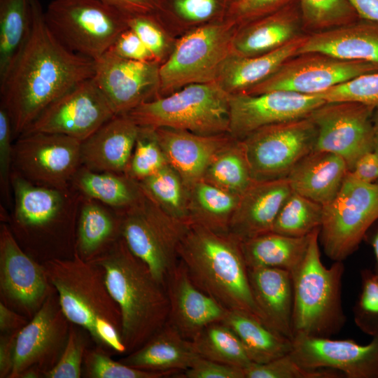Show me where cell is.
<instances>
[{"label":"cell","instance_id":"6da1fadb","mask_svg":"<svg viewBox=\"0 0 378 378\" xmlns=\"http://www.w3.org/2000/svg\"><path fill=\"white\" fill-rule=\"evenodd\" d=\"M94 73L95 61L66 48L49 29L40 1L32 0L26 39L0 80L13 135H22L48 106Z\"/></svg>","mask_w":378,"mask_h":378},{"label":"cell","instance_id":"7a4b0ae2","mask_svg":"<svg viewBox=\"0 0 378 378\" xmlns=\"http://www.w3.org/2000/svg\"><path fill=\"white\" fill-rule=\"evenodd\" d=\"M90 262L104 271L107 287L120 312L125 354H130L167 322L169 303L165 287L130 251L122 237Z\"/></svg>","mask_w":378,"mask_h":378},{"label":"cell","instance_id":"3957f363","mask_svg":"<svg viewBox=\"0 0 378 378\" xmlns=\"http://www.w3.org/2000/svg\"><path fill=\"white\" fill-rule=\"evenodd\" d=\"M177 253L202 291L225 309L247 312L263 322L252 295L240 239L190 221Z\"/></svg>","mask_w":378,"mask_h":378},{"label":"cell","instance_id":"277c9868","mask_svg":"<svg viewBox=\"0 0 378 378\" xmlns=\"http://www.w3.org/2000/svg\"><path fill=\"white\" fill-rule=\"evenodd\" d=\"M42 265L69 321L85 329L96 346L126 354L120 312L102 268L82 259L76 251L71 257L48 260Z\"/></svg>","mask_w":378,"mask_h":378},{"label":"cell","instance_id":"5b68a950","mask_svg":"<svg viewBox=\"0 0 378 378\" xmlns=\"http://www.w3.org/2000/svg\"><path fill=\"white\" fill-rule=\"evenodd\" d=\"M320 229L312 234L305 257L291 274L293 286V333L331 337L346 323L342 305L343 261L326 267L318 245Z\"/></svg>","mask_w":378,"mask_h":378},{"label":"cell","instance_id":"8992f818","mask_svg":"<svg viewBox=\"0 0 378 378\" xmlns=\"http://www.w3.org/2000/svg\"><path fill=\"white\" fill-rule=\"evenodd\" d=\"M229 97L217 81L193 83L144 102L124 115L140 127L221 134L230 132Z\"/></svg>","mask_w":378,"mask_h":378},{"label":"cell","instance_id":"52a82bcc","mask_svg":"<svg viewBox=\"0 0 378 378\" xmlns=\"http://www.w3.org/2000/svg\"><path fill=\"white\" fill-rule=\"evenodd\" d=\"M237 23L227 18L184 36L159 68V97L193 83L216 81L233 53Z\"/></svg>","mask_w":378,"mask_h":378},{"label":"cell","instance_id":"ba28073f","mask_svg":"<svg viewBox=\"0 0 378 378\" xmlns=\"http://www.w3.org/2000/svg\"><path fill=\"white\" fill-rule=\"evenodd\" d=\"M127 15L100 0H52L45 20L70 51L94 61L127 29Z\"/></svg>","mask_w":378,"mask_h":378},{"label":"cell","instance_id":"9c48e42d","mask_svg":"<svg viewBox=\"0 0 378 378\" xmlns=\"http://www.w3.org/2000/svg\"><path fill=\"white\" fill-rule=\"evenodd\" d=\"M139 188L137 202L121 217V237L130 251L164 286L178 260V246L190 221L172 218Z\"/></svg>","mask_w":378,"mask_h":378},{"label":"cell","instance_id":"30bf717a","mask_svg":"<svg viewBox=\"0 0 378 378\" xmlns=\"http://www.w3.org/2000/svg\"><path fill=\"white\" fill-rule=\"evenodd\" d=\"M378 220V183L360 181L347 173L334 199L323 206L319 238L326 255L343 261L354 253Z\"/></svg>","mask_w":378,"mask_h":378},{"label":"cell","instance_id":"8fae6325","mask_svg":"<svg viewBox=\"0 0 378 378\" xmlns=\"http://www.w3.org/2000/svg\"><path fill=\"white\" fill-rule=\"evenodd\" d=\"M317 130L310 116L259 128L241 140L253 181L287 177L314 150Z\"/></svg>","mask_w":378,"mask_h":378},{"label":"cell","instance_id":"7c38bea8","mask_svg":"<svg viewBox=\"0 0 378 378\" xmlns=\"http://www.w3.org/2000/svg\"><path fill=\"white\" fill-rule=\"evenodd\" d=\"M376 71L378 65L372 63L306 52L288 58L268 78L241 92L257 94L285 90L316 95L350 78Z\"/></svg>","mask_w":378,"mask_h":378},{"label":"cell","instance_id":"4fadbf2b","mask_svg":"<svg viewBox=\"0 0 378 378\" xmlns=\"http://www.w3.org/2000/svg\"><path fill=\"white\" fill-rule=\"evenodd\" d=\"M372 106L350 102H325L309 115L317 130L314 150L344 159L349 172L363 155L374 150Z\"/></svg>","mask_w":378,"mask_h":378},{"label":"cell","instance_id":"5bb4252c","mask_svg":"<svg viewBox=\"0 0 378 378\" xmlns=\"http://www.w3.org/2000/svg\"><path fill=\"white\" fill-rule=\"evenodd\" d=\"M81 142L59 134H23L13 146V164L29 181L62 191L81 164Z\"/></svg>","mask_w":378,"mask_h":378},{"label":"cell","instance_id":"9a60e30c","mask_svg":"<svg viewBox=\"0 0 378 378\" xmlns=\"http://www.w3.org/2000/svg\"><path fill=\"white\" fill-rule=\"evenodd\" d=\"M115 115L108 99L91 78L52 102L23 134H59L83 141Z\"/></svg>","mask_w":378,"mask_h":378},{"label":"cell","instance_id":"2e32d148","mask_svg":"<svg viewBox=\"0 0 378 378\" xmlns=\"http://www.w3.org/2000/svg\"><path fill=\"white\" fill-rule=\"evenodd\" d=\"M70 326L53 287L41 308L18 334L9 378H21L29 369L38 370L44 378L61 356Z\"/></svg>","mask_w":378,"mask_h":378},{"label":"cell","instance_id":"e0dca14e","mask_svg":"<svg viewBox=\"0 0 378 378\" xmlns=\"http://www.w3.org/2000/svg\"><path fill=\"white\" fill-rule=\"evenodd\" d=\"M52 288L42 263L31 257L22 248L7 225L1 224V302L30 320Z\"/></svg>","mask_w":378,"mask_h":378},{"label":"cell","instance_id":"ac0fdd59","mask_svg":"<svg viewBox=\"0 0 378 378\" xmlns=\"http://www.w3.org/2000/svg\"><path fill=\"white\" fill-rule=\"evenodd\" d=\"M160 62L121 57L108 50L95 61L94 79L115 115L159 97Z\"/></svg>","mask_w":378,"mask_h":378},{"label":"cell","instance_id":"d6986e66","mask_svg":"<svg viewBox=\"0 0 378 378\" xmlns=\"http://www.w3.org/2000/svg\"><path fill=\"white\" fill-rule=\"evenodd\" d=\"M326 101L316 95L274 90L230 94V132L242 139L262 127L309 116Z\"/></svg>","mask_w":378,"mask_h":378},{"label":"cell","instance_id":"ffe728a7","mask_svg":"<svg viewBox=\"0 0 378 378\" xmlns=\"http://www.w3.org/2000/svg\"><path fill=\"white\" fill-rule=\"evenodd\" d=\"M289 355L307 368L337 370L347 378H378V336L367 344L353 340L295 336Z\"/></svg>","mask_w":378,"mask_h":378},{"label":"cell","instance_id":"44dd1931","mask_svg":"<svg viewBox=\"0 0 378 378\" xmlns=\"http://www.w3.org/2000/svg\"><path fill=\"white\" fill-rule=\"evenodd\" d=\"M164 287L169 303L168 321L186 339L192 340L206 326L225 320L228 309L195 284L180 260Z\"/></svg>","mask_w":378,"mask_h":378},{"label":"cell","instance_id":"7402d4cb","mask_svg":"<svg viewBox=\"0 0 378 378\" xmlns=\"http://www.w3.org/2000/svg\"><path fill=\"white\" fill-rule=\"evenodd\" d=\"M154 130L168 164L180 175L188 190L202 179L214 158L234 139L230 133L202 135L170 127Z\"/></svg>","mask_w":378,"mask_h":378},{"label":"cell","instance_id":"603a6c76","mask_svg":"<svg viewBox=\"0 0 378 378\" xmlns=\"http://www.w3.org/2000/svg\"><path fill=\"white\" fill-rule=\"evenodd\" d=\"M291 192L286 177L254 181L240 195L229 233L243 241L272 232L276 218Z\"/></svg>","mask_w":378,"mask_h":378},{"label":"cell","instance_id":"cb8c5ba5","mask_svg":"<svg viewBox=\"0 0 378 378\" xmlns=\"http://www.w3.org/2000/svg\"><path fill=\"white\" fill-rule=\"evenodd\" d=\"M139 126L116 115L81 142V163L90 170L126 174Z\"/></svg>","mask_w":378,"mask_h":378},{"label":"cell","instance_id":"d4e9b609","mask_svg":"<svg viewBox=\"0 0 378 378\" xmlns=\"http://www.w3.org/2000/svg\"><path fill=\"white\" fill-rule=\"evenodd\" d=\"M233 41V53L251 57L275 50L303 31L298 0L281 9L242 24Z\"/></svg>","mask_w":378,"mask_h":378},{"label":"cell","instance_id":"484cf974","mask_svg":"<svg viewBox=\"0 0 378 378\" xmlns=\"http://www.w3.org/2000/svg\"><path fill=\"white\" fill-rule=\"evenodd\" d=\"M254 301L263 322L293 340V286L290 273L272 267L248 269Z\"/></svg>","mask_w":378,"mask_h":378},{"label":"cell","instance_id":"4316f807","mask_svg":"<svg viewBox=\"0 0 378 378\" xmlns=\"http://www.w3.org/2000/svg\"><path fill=\"white\" fill-rule=\"evenodd\" d=\"M306 52L378 65V22L359 18L336 28L307 34L298 53Z\"/></svg>","mask_w":378,"mask_h":378},{"label":"cell","instance_id":"83f0119b","mask_svg":"<svg viewBox=\"0 0 378 378\" xmlns=\"http://www.w3.org/2000/svg\"><path fill=\"white\" fill-rule=\"evenodd\" d=\"M200 355L168 321L142 346L119 360L142 370L176 375L188 369Z\"/></svg>","mask_w":378,"mask_h":378},{"label":"cell","instance_id":"f1b7e54d","mask_svg":"<svg viewBox=\"0 0 378 378\" xmlns=\"http://www.w3.org/2000/svg\"><path fill=\"white\" fill-rule=\"evenodd\" d=\"M348 172L340 156L314 150L298 162L286 178L292 190L324 206L336 196Z\"/></svg>","mask_w":378,"mask_h":378},{"label":"cell","instance_id":"f546056e","mask_svg":"<svg viewBox=\"0 0 378 378\" xmlns=\"http://www.w3.org/2000/svg\"><path fill=\"white\" fill-rule=\"evenodd\" d=\"M307 34L272 51L251 57L232 53L223 66L216 81L228 93L244 92L264 80L288 58L298 54Z\"/></svg>","mask_w":378,"mask_h":378},{"label":"cell","instance_id":"4dcf8cb0","mask_svg":"<svg viewBox=\"0 0 378 378\" xmlns=\"http://www.w3.org/2000/svg\"><path fill=\"white\" fill-rule=\"evenodd\" d=\"M312 233L298 237L270 232L241 241L248 269L279 268L291 274L305 257Z\"/></svg>","mask_w":378,"mask_h":378},{"label":"cell","instance_id":"1f68e13d","mask_svg":"<svg viewBox=\"0 0 378 378\" xmlns=\"http://www.w3.org/2000/svg\"><path fill=\"white\" fill-rule=\"evenodd\" d=\"M223 323L236 333L252 363H266L292 350V340L247 312L228 310Z\"/></svg>","mask_w":378,"mask_h":378},{"label":"cell","instance_id":"d6a6232c","mask_svg":"<svg viewBox=\"0 0 378 378\" xmlns=\"http://www.w3.org/2000/svg\"><path fill=\"white\" fill-rule=\"evenodd\" d=\"M239 198L240 195L200 180L188 190L190 221L217 232L229 233Z\"/></svg>","mask_w":378,"mask_h":378},{"label":"cell","instance_id":"836d02e7","mask_svg":"<svg viewBox=\"0 0 378 378\" xmlns=\"http://www.w3.org/2000/svg\"><path fill=\"white\" fill-rule=\"evenodd\" d=\"M121 237V218H113L102 207L88 203L82 209L76 239V252L92 261Z\"/></svg>","mask_w":378,"mask_h":378},{"label":"cell","instance_id":"e575fe53","mask_svg":"<svg viewBox=\"0 0 378 378\" xmlns=\"http://www.w3.org/2000/svg\"><path fill=\"white\" fill-rule=\"evenodd\" d=\"M202 180L241 195L254 181L241 140L234 138L220 150L207 167Z\"/></svg>","mask_w":378,"mask_h":378},{"label":"cell","instance_id":"d590c367","mask_svg":"<svg viewBox=\"0 0 378 378\" xmlns=\"http://www.w3.org/2000/svg\"><path fill=\"white\" fill-rule=\"evenodd\" d=\"M76 184L86 196L125 210L134 205L140 195L138 182L127 176L86 167L78 174Z\"/></svg>","mask_w":378,"mask_h":378},{"label":"cell","instance_id":"8d00e7d4","mask_svg":"<svg viewBox=\"0 0 378 378\" xmlns=\"http://www.w3.org/2000/svg\"><path fill=\"white\" fill-rule=\"evenodd\" d=\"M32 0H0V80L4 78L27 36Z\"/></svg>","mask_w":378,"mask_h":378},{"label":"cell","instance_id":"74e56055","mask_svg":"<svg viewBox=\"0 0 378 378\" xmlns=\"http://www.w3.org/2000/svg\"><path fill=\"white\" fill-rule=\"evenodd\" d=\"M190 341L203 358L243 369L252 363L236 333L223 322L206 326Z\"/></svg>","mask_w":378,"mask_h":378},{"label":"cell","instance_id":"f35d334b","mask_svg":"<svg viewBox=\"0 0 378 378\" xmlns=\"http://www.w3.org/2000/svg\"><path fill=\"white\" fill-rule=\"evenodd\" d=\"M138 183L167 215L178 220L190 221L188 190L169 164Z\"/></svg>","mask_w":378,"mask_h":378},{"label":"cell","instance_id":"ab89813d","mask_svg":"<svg viewBox=\"0 0 378 378\" xmlns=\"http://www.w3.org/2000/svg\"><path fill=\"white\" fill-rule=\"evenodd\" d=\"M323 206L292 190L282 205L272 232L290 237H304L320 229Z\"/></svg>","mask_w":378,"mask_h":378},{"label":"cell","instance_id":"60d3db41","mask_svg":"<svg viewBox=\"0 0 378 378\" xmlns=\"http://www.w3.org/2000/svg\"><path fill=\"white\" fill-rule=\"evenodd\" d=\"M303 31L315 34L359 19L347 0H298Z\"/></svg>","mask_w":378,"mask_h":378},{"label":"cell","instance_id":"b9f144b4","mask_svg":"<svg viewBox=\"0 0 378 378\" xmlns=\"http://www.w3.org/2000/svg\"><path fill=\"white\" fill-rule=\"evenodd\" d=\"M167 164L154 129L139 126L125 176L138 182L155 174Z\"/></svg>","mask_w":378,"mask_h":378},{"label":"cell","instance_id":"7bdbcfd3","mask_svg":"<svg viewBox=\"0 0 378 378\" xmlns=\"http://www.w3.org/2000/svg\"><path fill=\"white\" fill-rule=\"evenodd\" d=\"M170 375L164 372L142 370L114 360L107 350L96 346L85 352L82 377L87 378H162Z\"/></svg>","mask_w":378,"mask_h":378},{"label":"cell","instance_id":"ee69618b","mask_svg":"<svg viewBox=\"0 0 378 378\" xmlns=\"http://www.w3.org/2000/svg\"><path fill=\"white\" fill-rule=\"evenodd\" d=\"M231 0H160L155 13L190 23H203L227 15Z\"/></svg>","mask_w":378,"mask_h":378},{"label":"cell","instance_id":"f6af8a7d","mask_svg":"<svg viewBox=\"0 0 378 378\" xmlns=\"http://www.w3.org/2000/svg\"><path fill=\"white\" fill-rule=\"evenodd\" d=\"M245 378H342L340 371L307 368L286 354L266 363H252L244 369Z\"/></svg>","mask_w":378,"mask_h":378},{"label":"cell","instance_id":"bcb514c9","mask_svg":"<svg viewBox=\"0 0 378 378\" xmlns=\"http://www.w3.org/2000/svg\"><path fill=\"white\" fill-rule=\"evenodd\" d=\"M316 96L326 102H356L378 108V71L350 78Z\"/></svg>","mask_w":378,"mask_h":378},{"label":"cell","instance_id":"7dc6e473","mask_svg":"<svg viewBox=\"0 0 378 378\" xmlns=\"http://www.w3.org/2000/svg\"><path fill=\"white\" fill-rule=\"evenodd\" d=\"M360 291L353 308L356 326L372 337L378 336V276L370 269L360 270Z\"/></svg>","mask_w":378,"mask_h":378},{"label":"cell","instance_id":"c3c4849f","mask_svg":"<svg viewBox=\"0 0 378 378\" xmlns=\"http://www.w3.org/2000/svg\"><path fill=\"white\" fill-rule=\"evenodd\" d=\"M90 334L82 327L71 323L68 339L57 364L44 378H79L82 377L84 356Z\"/></svg>","mask_w":378,"mask_h":378},{"label":"cell","instance_id":"681fc988","mask_svg":"<svg viewBox=\"0 0 378 378\" xmlns=\"http://www.w3.org/2000/svg\"><path fill=\"white\" fill-rule=\"evenodd\" d=\"M127 24L160 62L166 52L167 42L156 14L127 15Z\"/></svg>","mask_w":378,"mask_h":378},{"label":"cell","instance_id":"f907efd6","mask_svg":"<svg viewBox=\"0 0 378 378\" xmlns=\"http://www.w3.org/2000/svg\"><path fill=\"white\" fill-rule=\"evenodd\" d=\"M296 0H237L227 14L237 24H246L272 13Z\"/></svg>","mask_w":378,"mask_h":378},{"label":"cell","instance_id":"816d5d0a","mask_svg":"<svg viewBox=\"0 0 378 378\" xmlns=\"http://www.w3.org/2000/svg\"><path fill=\"white\" fill-rule=\"evenodd\" d=\"M13 136L10 117L4 107L0 108V186L2 196L10 200V167L13 163Z\"/></svg>","mask_w":378,"mask_h":378},{"label":"cell","instance_id":"f5cc1de1","mask_svg":"<svg viewBox=\"0 0 378 378\" xmlns=\"http://www.w3.org/2000/svg\"><path fill=\"white\" fill-rule=\"evenodd\" d=\"M181 378H245L244 369L199 356L191 366L176 374Z\"/></svg>","mask_w":378,"mask_h":378},{"label":"cell","instance_id":"db71d44e","mask_svg":"<svg viewBox=\"0 0 378 378\" xmlns=\"http://www.w3.org/2000/svg\"><path fill=\"white\" fill-rule=\"evenodd\" d=\"M108 50L131 60L158 62L137 34L130 28L120 34Z\"/></svg>","mask_w":378,"mask_h":378},{"label":"cell","instance_id":"11a10c76","mask_svg":"<svg viewBox=\"0 0 378 378\" xmlns=\"http://www.w3.org/2000/svg\"><path fill=\"white\" fill-rule=\"evenodd\" d=\"M356 179L368 183H378V155L374 150L363 155L349 172Z\"/></svg>","mask_w":378,"mask_h":378},{"label":"cell","instance_id":"9f6ffc18","mask_svg":"<svg viewBox=\"0 0 378 378\" xmlns=\"http://www.w3.org/2000/svg\"><path fill=\"white\" fill-rule=\"evenodd\" d=\"M126 15L156 13L160 0H100Z\"/></svg>","mask_w":378,"mask_h":378},{"label":"cell","instance_id":"6f0895ef","mask_svg":"<svg viewBox=\"0 0 378 378\" xmlns=\"http://www.w3.org/2000/svg\"><path fill=\"white\" fill-rule=\"evenodd\" d=\"M19 332L0 335V378H9L12 372L16 338Z\"/></svg>","mask_w":378,"mask_h":378},{"label":"cell","instance_id":"680465c9","mask_svg":"<svg viewBox=\"0 0 378 378\" xmlns=\"http://www.w3.org/2000/svg\"><path fill=\"white\" fill-rule=\"evenodd\" d=\"M29 321L25 316L15 312L0 302V332H19Z\"/></svg>","mask_w":378,"mask_h":378},{"label":"cell","instance_id":"91938a15","mask_svg":"<svg viewBox=\"0 0 378 378\" xmlns=\"http://www.w3.org/2000/svg\"><path fill=\"white\" fill-rule=\"evenodd\" d=\"M361 19L378 22V0H347Z\"/></svg>","mask_w":378,"mask_h":378},{"label":"cell","instance_id":"94428289","mask_svg":"<svg viewBox=\"0 0 378 378\" xmlns=\"http://www.w3.org/2000/svg\"><path fill=\"white\" fill-rule=\"evenodd\" d=\"M365 238H367L368 243L372 248L375 258V265L373 270L378 276V220L370 228Z\"/></svg>","mask_w":378,"mask_h":378},{"label":"cell","instance_id":"6125c7cd","mask_svg":"<svg viewBox=\"0 0 378 378\" xmlns=\"http://www.w3.org/2000/svg\"><path fill=\"white\" fill-rule=\"evenodd\" d=\"M374 151L378 155V108H375L372 115Z\"/></svg>","mask_w":378,"mask_h":378},{"label":"cell","instance_id":"be15d7a7","mask_svg":"<svg viewBox=\"0 0 378 378\" xmlns=\"http://www.w3.org/2000/svg\"><path fill=\"white\" fill-rule=\"evenodd\" d=\"M231 1H232V2H231V3H232V2H234V1H237V0H231Z\"/></svg>","mask_w":378,"mask_h":378}]
</instances>
